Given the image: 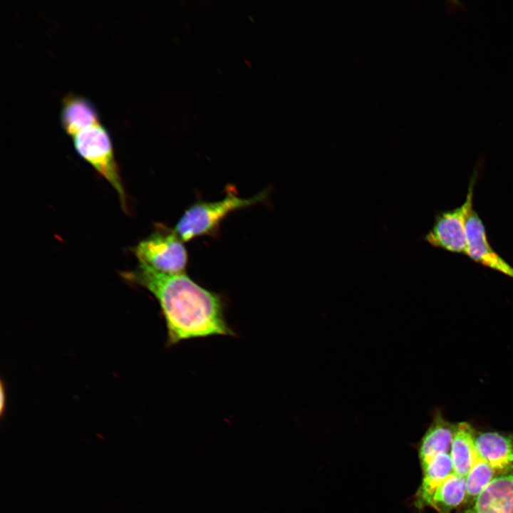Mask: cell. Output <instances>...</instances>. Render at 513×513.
I'll use <instances>...</instances> for the list:
<instances>
[{
    "instance_id": "obj_12",
    "label": "cell",
    "mask_w": 513,
    "mask_h": 513,
    "mask_svg": "<svg viewBox=\"0 0 513 513\" xmlns=\"http://www.w3.org/2000/svg\"><path fill=\"white\" fill-rule=\"evenodd\" d=\"M474 428L467 422L455 424L453 440L450 450V457L453 472L466 478L472 468L477 452L475 447Z\"/></svg>"
},
{
    "instance_id": "obj_2",
    "label": "cell",
    "mask_w": 513,
    "mask_h": 513,
    "mask_svg": "<svg viewBox=\"0 0 513 513\" xmlns=\"http://www.w3.org/2000/svg\"><path fill=\"white\" fill-rule=\"evenodd\" d=\"M268 195L264 190L256 195L239 197L234 192H228L226 197L217 201L197 200L182 214L173 229L185 242L198 237L210 235L216 232L219 224L232 212L258 204Z\"/></svg>"
},
{
    "instance_id": "obj_13",
    "label": "cell",
    "mask_w": 513,
    "mask_h": 513,
    "mask_svg": "<svg viewBox=\"0 0 513 513\" xmlns=\"http://www.w3.org/2000/svg\"><path fill=\"white\" fill-rule=\"evenodd\" d=\"M466 478L452 472L437 489L430 507L438 513H452L465 502Z\"/></svg>"
},
{
    "instance_id": "obj_4",
    "label": "cell",
    "mask_w": 513,
    "mask_h": 513,
    "mask_svg": "<svg viewBox=\"0 0 513 513\" xmlns=\"http://www.w3.org/2000/svg\"><path fill=\"white\" fill-rule=\"evenodd\" d=\"M133 251L139 265L165 274L185 273L187 252L184 242L174 229L159 227L140 241Z\"/></svg>"
},
{
    "instance_id": "obj_5",
    "label": "cell",
    "mask_w": 513,
    "mask_h": 513,
    "mask_svg": "<svg viewBox=\"0 0 513 513\" xmlns=\"http://www.w3.org/2000/svg\"><path fill=\"white\" fill-rule=\"evenodd\" d=\"M475 176L472 177L465 202L458 207L440 213L425 239L433 247L467 253V223L472 212Z\"/></svg>"
},
{
    "instance_id": "obj_14",
    "label": "cell",
    "mask_w": 513,
    "mask_h": 513,
    "mask_svg": "<svg viewBox=\"0 0 513 513\" xmlns=\"http://www.w3.org/2000/svg\"><path fill=\"white\" fill-rule=\"evenodd\" d=\"M494 476L490 465L477 453L475 461L466 477V495L462 506L471 503Z\"/></svg>"
},
{
    "instance_id": "obj_6",
    "label": "cell",
    "mask_w": 513,
    "mask_h": 513,
    "mask_svg": "<svg viewBox=\"0 0 513 513\" xmlns=\"http://www.w3.org/2000/svg\"><path fill=\"white\" fill-rule=\"evenodd\" d=\"M455 513H513V468L498 475Z\"/></svg>"
},
{
    "instance_id": "obj_1",
    "label": "cell",
    "mask_w": 513,
    "mask_h": 513,
    "mask_svg": "<svg viewBox=\"0 0 513 513\" xmlns=\"http://www.w3.org/2000/svg\"><path fill=\"white\" fill-rule=\"evenodd\" d=\"M123 275L145 287L157 300L169 345L195 338L234 335L226 321L222 297L185 273L165 274L139 265Z\"/></svg>"
},
{
    "instance_id": "obj_10",
    "label": "cell",
    "mask_w": 513,
    "mask_h": 513,
    "mask_svg": "<svg viewBox=\"0 0 513 513\" xmlns=\"http://www.w3.org/2000/svg\"><path fill=\"white\" fill-rule=\"evenodd\" d=\"M60 118L63 130L71 138L88 127L100 123L98 110L91 101L74 93H68L63 97Z\"/></svg>"
},
{
    "instance_id": "obj_7",
    "label": "cell",
    "mask_w": 513,
    "mask_h": 513,
    "mask_svg": "<svg viewBox=\"0 0 513 513\" xmlns=\"http://www.w3.org/2000/svg\"><path fill=\"white\" fill-rule=\"evenodd\" d=\"M470 259L513 279V267L489 244L484 226L474 211L467 223V253Z\"/></svg>"
},
{
    "instance_id": "obj_3",
    "label": "cell",
    "mask_w": 513,
    "mask_h": 513,
    "mask_svg": "<svg viewBox=\"0 0 513 513\" xmlns=\"http://www.w3.org/2000/svg\"><path fill=\"white\" fill-rule=\"evenodd\" d=\"M72 139L78 155L111 185L118 195L121 207L126 211V194L107 129L98 123L81 130Z\"/></svg>"
},
{
    "instance_id": "obj_9",
    "label": "cell",
    "mask_w": 513,
    "mask_h": 513,
    "mask_svg": "<svg viewBox=\"0 0 513 513\" xmlns=\"http://www.w3.org/2000/svg\"><path fill=\"white\" fill-rule=\"evenodd\" d=\"M455 424L448 421L438 408L432 415V421L418 445L421 468L440 453H450Z\"/></svg>"
},
{
    "instance_id": "obj_8",
    "label": "cell",
    "mask_w": 513,
    "mask_h": 513,
    "mask_svg": "<svg viewBox=\"0 0 513 513\" xmlns=\"http://www.w3.org/2000/svg\"><path fill=\"white\" fill-rule=\"evenodd\" d=\"M477 453L492 467L496 475L513 468V435L497 431L475 432Z\"/></svg>"
},
{
    "instance_id": "obj_11",
    "label": "cell",
    "mask_w": 513,
    "mask_h": 513,
    "mask_svg": "<svg viewBox=\"0 0 513 513\" xmlns=\"http://www.w3.org/2000/svg\"><path fill=\"white\" fill-rule=\"evenodd\" d=\"M422 470L421 483L414 496L413 504L418 509L430 507L434 493L442 482L453 472L450 453H440Z\"/></svg>"
}]
</instances>
